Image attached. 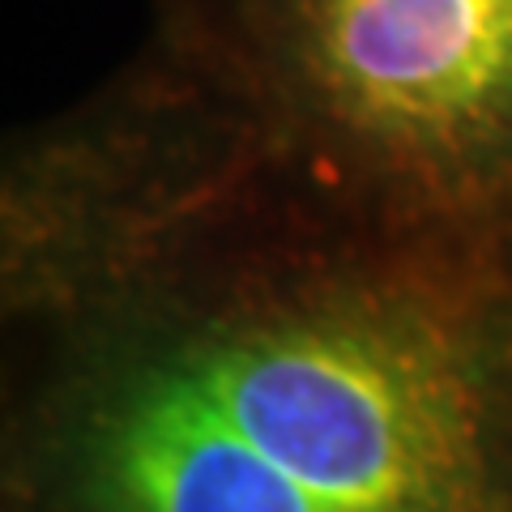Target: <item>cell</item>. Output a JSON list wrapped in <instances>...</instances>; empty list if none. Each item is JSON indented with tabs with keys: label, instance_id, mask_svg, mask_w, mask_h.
<instances>
[{
	"label": "cell",
	"instance_id": "6da1fadb",
	"mask_svg": "<svg viewBox=\"0 0 512 512\" xmlns=\"http://www.w3.org/2000/svg\"><path fill=\"white\" fill-rule=\"evenodd\" d=\"M18 512H512V282L457 244L116 291L52 350Z\"/></svg>",
	"mask_w": 512,
	"mask_h": 512
},
{
	"label": "cell",
	"instance_id": "7a4b0ae2",
	"mask_svg": "<svg viewBox=\"0 0 512 512\" xmlns=\"http://www.w3.org/2000/svg\"><path fill=\"white\" fill-rule=\"evenodd\" d=\"M269 86L312 146L419 222L512 201V0H265Z\"/></svg>",
	"mask_w": 512,
	"mask_h": 512
}]
</instances>
